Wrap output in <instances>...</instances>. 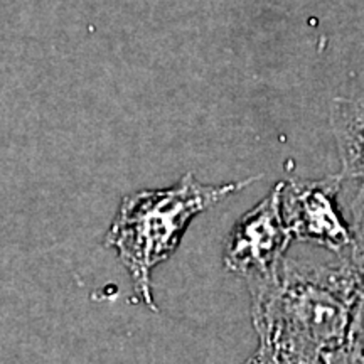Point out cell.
<instances>
[{
    "instance_id": "8992f818",
    "label": "cell",
    "mask_w": 364,
    "mask_h": 364,
    "mask_svg": "<svg viewBox=\"0 0 364 364\" xmlns=\"http://www.w3.org/2000/svg\"><path fill=\"white\" fill-rule=\"evenodd\" d=\"M322 364H364V351L346 339L339 348L324 354Z\"/></svg>"
},
{
    "instance_id": "7a4b0ae2",
    "label": "cell",
    "mask_w": 364,
    "mask_h": 364,
    "mask_svg": "<svg viewBox=\"0 0 364 364\" xmlns=\"http://www.w3.org/2000/svg\"><path fill=\"white\" fill-rule=\"evenodd\" d=\"M258 179L260 177H247L211 186L199 182L193 174H186L171 188L125 196L105 245L117 250L145 306L157 311L152 295V272L172 257L191 221Z\"/></svg>"
},
{
    "instance_id": "3957f363",
    "label": "cell",
    "mask_w": 364,
    "mask_h": 364,
    "mask_svg": "<svg viewBox=\"0 0 364 364\" xmlns=\"http://www.w3.org/2000/svg\"><path fill=\"white\" fill-rule=\"evenodd\" d=\"M343 188L341 174L282 181V209L294 240L329 250L338 257L353 252L351 223L338 201Z\"/></svg>"
},
{
    "instance_id": "5b68a950",
    "label": "cell",
    "mask_w": 364,
    "mask_h": 364,
    "mask_svg": "<svg viewBox=\"0 0 364 364\" xmlns=\"http://www.w3.org/2000/svg\"><path fill=\"white\" fill-rule=\"evenodd\" d=\"M344 184L354 182L356 193L351 201V228L354 247L351 260L364 272V98H336L331 107Z\"/></svg>"
},
{
    "instance_id": "277c9868",
    "label": "cell",
    "mask_w": 364,
    "mask_h": 364,
    "mask_svg": "<svg viewBox=\"0 0 364 364\" xmlns=\"http://www.w3.org/2000/svg\"><path fill=\"white\" fill-rule=\"evenodd\" d=\"M294 241L282 209V182L236 223L228 236L223 263L250 282L270 277Z\"/></svg>"
},
{
    "instance_id": "6da1fadb",
    "label": "cell",
    "mask_w": 364,
    "mask_h": 364,
    "mask_svg": "<svg viewBox=\"0 0 364 364\" xmlns=\"http://www.w3.org/2000/svg\"><path fill=\"white\" fill-rule=\"evenodd\" d=\"M363 280L349 255L329 263L285 257L270 277L248 284L260 344L284 364H322L348 338Z\"/></svg>"
},
{
    "instance_id": "52a82bcc",
    "label": "cell",
    "mask_w": 364,
    "mask_h": 364,
    "mask_svg": "<svg viewBox=\"0 0 364 364\" xmlns=\"http://www.w3.org/2000/svg\"><path fill=\"white\" fill-rule=\"evenodd\" d=\"M346 339H348L349 343L356 344L359 349H363L364 351V280H363L361 292H359L356 307H354V312H353L348 338Z\"/></svg>"
},
{
    "instance_id": "ba28073f",
    "label": "cell",
    "mask_w": 364,
    "mask_h": 364,
    "mask_svg": "<svg viewBox=\"0 0 364 364\" xmlns=\"http://www.w3.org/2000/svg\"><path fill=\"white\" fill-rule=\"evenodd\" d=\"M247 364H284L279 358L273 354L270 349H267L265 346L258 344V349L255 351L252 358L248 359Z\"/></svg>"
}]
</instances>
